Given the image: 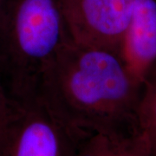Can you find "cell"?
I'll use <instances>...</instances> for the list:
<instances>
[{
    "instance_id": "1",
    "label": "cell",
    "mask_w": 156,
    "mask_h": 156,
    "mask_svg": "<svg viewBox=\"0 0 156 156\" xmlns=\"http://www.w3.org/2000/svg\"><path fill=\"white\" fill-rule=\"evenodd\" d=\"M141 86L116 52L71 40L46 69L36 96L83 136L137 120Z\"/></svg>"
},
{
    "instance_id": "2",
    "label": "cell",
    "mask_w": 156,
    "mask_h": 156,
    "mask_svg": "<svg viewBox=\"0 0 156 156\" xmlns=\"http://www.w3.org/2000/svg\"><path fill=\"white\" fill-rule=\"evenodd\" d=\"M71 40L60 0H0V83L9 99L35 97L46 69Z\"/></svg>"
},
{
    "instance_id": "3",
    "label": "cell",
    "mask_w": 156,
    "mask_h": 156,
    "mask_svg": "<svg viewBox=\"0 0 156 156\" xmlns=\"http://www.w3.org/2000/svg\"><path fill=\"white\" fill-rule=\"evenodd\" d=\"M82 137L37 96L11 100L0 122V156H76Z\"/></svg>"
},
{
    "instance_id": "4",
    "label": "cell",
    "mask_w": 156,
    "mask_h": 156,
    "mask_svg": "<svg viewBox=\"0 0 156 156\" xmlns=\"http://www.w3.org/2000/svg\"><path fill=\"white\" fill-rule=\"evenodd\" d=\"M60 3L72 41L119 55L134 0H60Z\"/></svg>"
},
{
    "instance_id": "5",
    "label": "cell",
    "mask_w": 156,
    "mask_h": 156,
    "mask_svg": "<svg viewBox=\"0 0 156 156\" xmlns=\"http://www.w3.org/2000/svg\"><path fill=\"white\" fill-rule=\"evenodd\" d=\"M119 56L131 76L142 85L156 62V0H134Z\"/></svg>"
},
{
    "instance_id": "6",
    "label": "cell",
    "mask_w": 156,
    "mask_h": 156,
    "mask_svg": "<svg viewBox=\"0 0 156 156\" xmlns=\"http://www.w3.org/2000/svg\"><path fill=\"white\" fill-rule=\"evenodd\" d=\"M76 156H152L147 138L138 125L130 124L83 136Z\"/></svg>"
},
{
    "instance_id": "7",
    "label": "cell",
    "mask_w": 156,
    "mask_h": 156,
    "mask_svg": "<svg viewBox=\"0 0 156 156\" xmlns=\"http://www.w3.org/2000/svg\"><path fill=\"white\" fill-rule=\"evenodd\" d=\"M137 119L147 138L151 154L156 156V62L143 79Z\"/></svg>"
},
{
    "instance_id": "8",
    "label": "cell",
    "mask_w": 156,
    "mask_h": 156,
    "mask_svg": "<svg viewBox=\"0 0 156 156\" xmlns=\"http://www.w3.org/2000/svg\"><path fill=\"white\" fill-rule=\"evenodd\" d=\"M11 100L9 99L5 90L0 83V122L5 115L6 112L10 107Z\"/></svg>"
}]
</instances>
